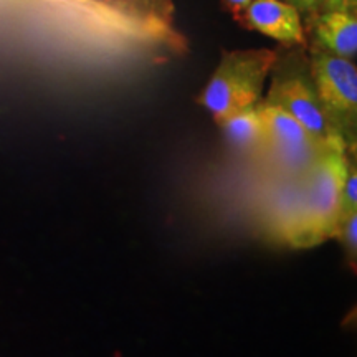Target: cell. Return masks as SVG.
Here are the masks:
<instances>
[{"instance_id": "cell-1", "label": "cell", "mask_w": 357, "mask_h": 357, "mask_svg": "<svg viewBox=\"0 0 357 357\" xmlns=\"http://www.w3.org/2000/svg\"><path fill=\"white\" fill-rule=\"evenodd\" d=\"M347 149L349 147L341 136L331 137L318 160L301 177L306 208L305 248L336 238L341 190L351 166Z\"/></svg>"}, {"instance_id": "cell-2", "label": "cell", "mask_w": 357, "mask_h": 357, "mask_svg": "<svg viewBox=\"0 0 357 357\" xmlns=\"http://www.w3.org/2000/svg\"><path fill=\"white\" fill-rule=\"evenodd\" d=\"M276 63V53L266 48L223 53L199 101L220 124L229 116L260 102L263 84Z\"/></svg>"}, {"instance_id": "cell-3", "label": "cell", "mask_w": 357, "mask_h": 357, "mask_svg": "<svg viewBox=\"0 0 357 357\" xmlns=\"http://www.w3.org/2000/svg\"><path fill=\"white\" fill-rule=\"evenodd\" d=\"M311 79L329 124L351 149L354 146L357 118L356 65L347 58L326 50L316 52L312 56Z\"/></svg>"}, {"instance_id": "cell-4", "label": "cell", "mask_w": 357, "mask_h": 357, "mask_svg": "<svg viewBox=\"0 0 357 357\" xmlns=\"http://www.w3.org/2000/svg\"><path fill=\"white\" fill-rule=\"evenodd\" d=\"M258 109L265 124V149H270L281 174L291 178L305 176L328 142H319L296 119L273 105L260 101Z\"/></svg>"}, {"instance_id": "cell-5", "label": "cell", "mask_w": 357, "mask_h": 357, "mask_svg": "<svg viewBox=\"0 0 357 357\" xmlns=\"http://www.w3.org/2000/svg\"><path fill=\"white\" fill-rule=\"evenodd\" d=\"M265 102L288 113L323 144L339 136L326 118L311 77L303 71L287 70L276 73Z\"/></svg>"}, {"instance_id": "cell-6", "label": "cell", "mask_w": 357, "mask_h": 357, "mask_svg": "<svg viewBox=\"0 0 357 357\" xmlns=\"http://www.w3.org/2000/svg\"><path fill=\"white\" fill-rule=\"evenodd\" d=\"M270 225L284 242L305 248L306 208L300 178L284 177L271 187L266 204Z\"/></svg>"}, {"instance_id": "cell-7", "label": "cell", "mask_w": 357, "mask_h": 357, "mask_svg": "<svg viewBox=\"0 0 357 357\" xmlns=\"http://www.w3.org/2000/svg\"><path fill=\"white\" fill-rule=\"evenodd\" d=\"M252 29L281 43H301L303 33L300 10L281 0H252L243 10Z\"/></svg>"}, {"instance_id": "cell-8", "label": "cell", "mask_w": 357, "mask_h": 357, "mask_svg": "<svg viewBox=\"0 0 357 357\" xmlns=\"http://www.w3.org/2000/svg\"><path fill=\"white\" fill-rule=\"evenodd\" d=\"M316 38L324 50L341 58L357 55V17L352 10H331L316 22Z\"/></svg>"}, {"instance_id": "cell-9", "label": "cell", "mask_w": 357, "mask_h": 357, "mask_svg": "<svg viewBox=\"0 0 357 357\" xmlns=\"http://www.w3.org/2000/svg\"><path fill=\"white\" fill-rule=\"evenodd\" d=\"M223 134L229 144L242 153L265 149V124H263L258 105L245 108L238 113L229 116L220 123Z\"/></svg>"}, {"instance_id": "cell-10", "label": "cell", "mask_w": 357, "mask_h": 357, "mask_svg": "<svg viewBox=\"0 0 357 357\" xmlns=\"http://www.w3.org/2000/svg\"><path fill=\"white\" fill-rule=\"evenodd\" d=\"M352 213H357V171L356 166L352 164L347 171L344 185L341 190V208H339V227L351 217Z\"/></svg>"}, {"instance_id": "cell-11", "label": "cell", "mask_w": 357, "mask_h": 357, "mask_svg": "<svg viewBox=\"0 0 357 357\" xmlns=\"http://www.w3.org/2000/svg\"><path fill=\"white\" fill-rule=\"evenodd\" d=\"M341 238L344 250L347 253V258L351 260V265L356 266V257H357V213H352L347 217L344 222L339 227L337 235Z\"/></svg>"}, {"instance_id": "cell-12", "label": "cell", "mask_w": 357, "mask_h": 357, "mask_svg": "<svg viewBox=\"0 0 357 357\" xmlns=\"http://www.w3.org/2000/svg\"><path fill=\"white\" fill-rule=\"evenodd\" d=\"M316 6H319L324 12L351 10V6H356V0H318Z\"/></svg>"}, {"instance_id": "cell-13", "label": "cell", "mask_w": 357, "mask_h": 357, "mask_svg": "<svg viewBox=\"0 0 357 357\" xmlns=\"http://www.w3.org/2000/svg\"><path fill=\"white\" fill-rule=\"evenodd\" d=\"M318 0H291V6H294L298 10H312L316 7Z\"/></svg>"}, {"instance_id": "cell-14", "label": "cell", "mask_w": 357, "mask_h": 357, "mask_svg": "<svg viewBox=\"0 0 357 357\" xmlns=\"http://www.w3.org/2000/svg\"><path fill=\"white\" fill-rule=\"evenodd\" d=\"M234 12H243L252 0H225Z\"/></svg>"}]
</instances>
